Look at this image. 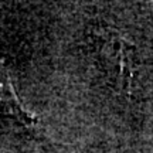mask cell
Instances as JSON below:
<instances>
[{"label": "cell", "mask_w": 153, "mask_h": 153, "mask_svg": "<svg viewBox=\"0 0 153 153\" xmlns=\"http://www.w3.org/2000/svg\"><path fill=\"white\" fill-rule=\"evenodd\" d=\"M0 106L4 108L13 116H16L19 120H22L23 123H27V125L34 123L31 116L23 111V106H20L16 95L13 92L9 76L1 67H0Z\"/></svg>", "instance_id": "cell-1"}]
</instances>
